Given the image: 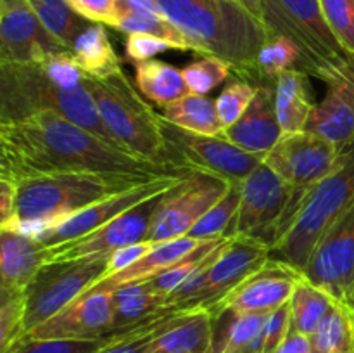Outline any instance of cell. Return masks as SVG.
Masks as SVG:
<instances>
[{"label":"cell","instance_id":"6da1fadb","mask_svg":"<svg viewBox=\"0 0 354 353\" xmlns=\"http://www.w3.org/2000/svg\"><path fill=\"white\" fill-rule=\"evenodd\" d=\"M2 147L14 180L47 173H93L128 180L190 173L130 154L54 111L6 125Z\"/></svg>","mask_w":354,"mask_h":353},{"label":"cell","instance_id":"7a4b0ae2","mask_svg":"<svg viewBox=\"0 0 354 353\" xmlns=\"http://www.w3.org/2000/svg\"><path fill=\"white\" fill-rule=\"evenodd\" d=\"M162 16L192 45L214 55L241 75H258V55L272 31L235 0H156Z\"/></svg>","mask_w":354,"mask_h":353},{"label":"cell","instance_id":"3957f363","mask_svg":"<svg viewBox=\"0 0 354 353\" xmlns=\"http://www.w3.org/2000/svg\"><path fill=\"white\" fill-rule=\"evenodd\" d=\"M14 218L6 228L35 241L69 215L145 180L116 179L93 173H47L19 176Z\"/></svg>","mask_w":354,"mask_h":353},{"label":"cell","instance_id":"277c9868","mask_svg":"<svg viewBox=\"0 0 354 353\" xmlns=\"http://www.w3.org/2000/svg\"><path fill=\"white\" fill-rule=\"evenodd\" d=\"M354 203V141L341 149L335 168L304 189L287 217L270 258L303 270L322 235Z\"/></svg>","mask_w":354,"mask_h":353},{"label":"cell","instance_id":"5b68a950","mask_svg":"<svg viewBox=\"0 0 354 353\" xmlns=\"http://www.w3.org/2000/svg\"><path fill=\"white\" fill-rule=\"evenodd\" d=\"M40 111L59 113L114 144L85 85L64 89L47 75L41 64L0 62V121L16 123Z\"/></svg>","mask_w":354,"mask_h":353},{"label":"cell","instance_id":"8992f818","mask_svg":"<svg viewBox=\"0 0 354 353\" xmlns=\"http://www.w3.org/2000/svg\"><path fill=\"white\" fill-rule=\"evenodd\" d=\"M83 85L95 100L100 120L114 144L138 158L168 163L161 114L138 96L123 69L107 76L85 73Z\"/></svg>","mask_w":354,"mask_h":353},{"label":"cell","instance_id":"52a82bcc","mask_svg":"<svg viewBox=\"0 0 354 353\" xmlns=\"http://www.w3.org/2000/svg\"><path fill=\"white\" fill-rule=\"evenodd\" d=\"M263 21L272 33L289 38L301 54V69L328 83L348 68L353 55L332 35L318 0H261Z\"/></svg>","mask_w":354,"mask_h":353},{"label":"cell","instance_id":"ba28073f","mask_svg":"<svg viewBox=\"0 0 354 353\" xmlns=\"http://www.w3.org/2000/svg\"><path fill=\"white\" fill-rule=\"evenodd\" d=\"M109 256L80 260H50L37 270L21 291L23 336L54 317L73 300L107 275Z\"/></svg>","mask_w":354,"mask_h":353},{"label":"cell","instance_id":"9c48e42d","mask_svg":"<svg viewBox=\"0 0 354 353\" xmlns=\"http://www.w3.org/2000/svg\"><path fill=\"white\" fill-rule=\"evenodd\" d=\"M161 123L168 163L183 172L207 173L239 185L265 161V154H252L223 137L182 130L162 116Z\"/></svg>","mask_w":354,"mask_h":353},{"label":"cell","instance_id":"30bf717a","mask_svg":"<svg viewBox=\"0 0 354 353\" xmlns=\"http://www.w3.org/2000/svg\"><path fill=\"white\" fill-rule=\"evenodd\" d=\"M241 201L227 237L248 235L272 246L301 190L287 185L265 161L239 183Z\"/></svg>","mask_w":354,"mask_h":353},{"label":"cell","instance_id":"8fae6325","mask_svg":"<svg viewBox=\"0 0 354 353\" xmlns=\"http://www.w3.org/2000/svg\"><path fill=\"white\" fill-rule=\"evenodd\" d=\"M234 183L201 172H190L173 187L154 215L145 242L171 241L189 234L192 225L216 204Z\"/></svg>","mask_w":354,"mask_h":353},{"label":"cell","instance_id":"7c38bea8","mask_svg":"<svg viewBox=\"0 0 354 353\" xmlns=\"http://www.w3.org/2000/svg\"><path fill=\"white\" fill-rule=\"evenodd\" d=\"M341 149L327 138L301 130L283 134L265 154V163L297 190L313 187L335 168Z\"/></svg>","mask_w":354,"mask_h":353},{"label":"cell","instance_id":"4fadbf2b","mask_svg":"<svg viewBox=\"0 0 354 353\" xmlns=\"http://www.w3.org/2000/svg\"><path fill=\"white\" fill-rule=\"evenodd\" d=\"M173 187L161 190L156 196L147 197L137 206L130 208L120 217L111 220L109 224L97 228L95 232L78 239V241L66 242V244L54 246V248H45V262H50V260H80L88 258V256H109L114 249L144 242L159 204L162 203L166 194Z\"/></svg>","mask_w":354,"mask_h":353},{"label":"cell","instance_id":"5bb4252c","mask_svg":"<svg viewBox=\"0 0 354 353\" xmlns=\"http://www.w3.org/2000/svg\"><path fill=\"white\" fill-rule=\"evenodd\" d=\"M187 175L189 173H183V175H162L158 176V179L145 180V182L137 183L133 187H128V189L121 190V192L111 194V196L83 208V210L76 211V213L69 215L68 218L55 224L54 227L48 228L38 239V242L44 248H54V246L66 244V242L78 241V239L95 232L97 228L109 224L111 220L120 217L121 213H124L130 208L137 206L138 203L145 201L147 197L156 196L161 190L176 185Z\"/></svg>","mask_w":354,"mask_h":353},{"label":"cell","instance_id":"9a60e30c","mask_svg":"<svg viewBox=\"0 0 354 353\" xmlns=\"http://www.w3.org/2000/svg\"><path fill=\"white\" fill-rule=\"evenodd\" d=\"M301 273L341 303L346 300L354 284V203L322 235Z\"/></svg>","mask_w":354,"mask_h":353},{"label":"cell","instance_id":"2e32d148","mask_svg":"<svg viewBox=\"0 0 354 353\" xmlns=\"http://www.w3.org/2000/svg\"><path fill=\"white\" fill-rule=\"evenodd\" d=\"M113 325L114 293L92 286L24 336L33 339H102L113 334Z\"/></svg>","mask_w":354,"mask_h":353},{"label":"cell","instance_id":"e0dca14e","mask_svg":"<svg viewBox=\"0 0 354 353\" xmlns=\"http://www.w3.org/2000/svg\"><path fill=\"white\" fill-rule=\"evenodd\" d=\"M64 51L68 48L45 30L26 0L0 10V62L40 64Z\"/></svg>","mask_w":354,"mask_h":353},{"label":"cell","instance_id":"ac0fdd59","mask_svg":"<svg viewBox=\"0 0 354 353\" xmlns=\"http://www.w3.org/2000/svg\"><path fill=\"white\" fill-rule=\"evenodd\" d=\"M270 260V246L248 235L228 237L207 270L206 310H213L232 289L258 272Z\"/></svg>","mask_w":354,"mask_h":353},{"label":"cell","instance_id":"d6986e66","mask_svg":"<svg viewBox=\"0 0 354 353\" xmlns=\"http://www.w3.org/2000/svg\"><path fill=\"white\" fill-rule=\"evenodd\" d=\"M303 273L301 270L270 258L258 272L239 284L218 307L230 308L234 311H273L289 303L296 284Z\"/></svg>","mask_w":354,"mask_h":353},{"label":"cell","instance_id":"ffe728a7","mask_svg":"<svg viewBox=\"0 0 354 353\" xmlns=\"http://www.w3.org/2000/svg\"><path fill=\"white\" fill-rule=\"evenodd\" d=\"M327 87V96L315 104L304 130L342 149L354 141V55L344 73Z\"/></svg>","mask_w":354,"mask_h":353},{"label":"cell","instance_id":"44dd1931","mask_svg":"<svg viewBox=\"0 0 354 353\" xmlns=\"http://www.w3.org/2000/svg\"><path fill=\"white\" fill-rule=\"evenodd\" d=\"M282 135L275 113L273 83H259L248 109L234 125L225 128L221 137L252 154H266Z\"/></svg>","mask_w":354,"mask_h":353},{"label":"cell","instance_id":"7402d4cb","mask_svg":"<svg viewBox=\"0 0 354 353\" xmlns=\"http://www.w3.org/2000/svg\"><path fill=\"white\" fill-rule=\"evenodd\" d=\"M213 315V343L209 353H263L265 325L270 311H234L216 307Z\"/></svg>","mask_w":354,"mask_h":353},{"label":"cell","instance_id":"603a6c76","mask_svg":"<svg viewBox=\"0 0 354 353\" xmlns=\"http://www.w3.org/2000/svg\"><path fill=\"white\" fill-rule=\"evenodd\" d=\"M114 293V325L113 334L131 331L135 327L149 324L159 317L173 314L168 298L156 293L147 280L130 282L113 289Z\"/></svg>","mask_w":354,"mask_h":353},{"label":"cell","instance_id":"cb8c5ba5","mask_svg":"<svg viewBox=\"0 0 354 353\" xmlns=\"http://www.w3.org/2000/svg\"><path fill=\"white\" fill-rule=\"evenodd\" d=\"M211 343H213L211 311H180L151 343L147 353H209Z\"/></svg>","mask_w":354,"mask_h":353},{"label":"cell","instance_id":"d4e9b609","mask_svg":"<svg viewBox=\"0 0 354 353\" xmlns=\"http://www.w3.org/2000/svg\"><path fill=\"white\" fill-rule=\"evenodd\" d=\"M204 242L206 241L183 235V237L171 239V241L152 244L151 251H149L144 258H140L137 263H133V265L128 266V269L121 270V272L104 277V279H100L99 282L95 284V287L113 291L116 289V287L124 286V284L140 282V280L151 279V277L158 275V273L165 272L169 266L176 265V263H180L182 260H185L187 256H190L194 251H197Z\"/></svg>","mask_w":354,"mask_h":353},{"label":"cell","instance_id":"484cf974","mask_svg":"<svg viewBox=\"0 0 354 353\" xmlns=\"http://www.w3.org/2000/svg\"><path fill=\"white\" fill-rule=\"evenodd\" d=\"M44 263L40 242L10 228L0 230V275L7 289L21 293Z\"/></svg>","mask_w":354,"mask_h":353},{"label":"cell","instance_id":"4316f807","mask_svg":"<svg viewBox=\"0 0 354 353\" xmlns=\"http://www.w3.org/2000/svg\"><path fill=\"white\" fill-rule=\"evenodd\" d=\"M275 113L283 134L301 132L306 127L315 102L308 73L303 69H287L273 82Z\"/></svg>","mask_w":354,"mask_h":353},{"label":"cell","instance_id":"83f0119b","mask_svg":"<svg viewBox=\"0 0 354 353\" xmlns=\"http://www.w3.org/2000/svg\"><path fill=\"white\" fill-rule=\"evenodd\" d=\"M135 83L145 99L152 100L161 107L175 102L190 92L183 80L182 69H176L175 66L158 61V59L137 62Z\"/></svg>","mask_w":354,"mask_h":353},{"label":"cell","instance_id":"f1b7e54d","mask_svg":"<svg viewBox=\"0 0 354 353\" xmlns=\"http://www.w3.org/2000/svg\"><path fill=\"white\" fill-rule=\"evenodd\" d=\"M161 116L168 123L197 135L221 137L223 134V127L216 113V104L207 96L189 92L175 102L165 106V113Z\"/></svg>","mask_w":354,"mask_h":353},{"label":"cell","instance_id":"f546056e","mask_svg":"<svg viewBox=\"0 0 354 353\" xmlns=\"http://www.w3.org/2000/svg\"><path fill=\"white\" fill-rule=\"evenodd\" d=\"M339 301L327 291L301 277L290 296V331L311 336Z\"/></svg>","mask_w":354,"mask_h":353},{"label":"cell","instance_id":"4dcf8cb0","mask_svg":"<svg viewBox=\"0 0 354 353\" xmlns=\"http://www.w3.org/2000/svg\"><path fill=\"white\" fill-rule=\"evenodd\" d=\"M71 54L86 75L107 76L123 69L120 57L107 37L106 24L90 23L78 35Z\"/></svg>","mask_w":354,"mask_h":353},{"label":"cell","instance_id":"1f68e13d","mask_svg":"<svg viewBox=\"0 0 354 353\" xmlns=\"http://www.w3.org/2000/svg\"><path fill=\"white\" fill-rule=\"evenodd\" d=\"M45 30L69 52L78 35L90 24L68 3V0H26Z\"/></svg>","mask_w":354,"mask_h":353},{"label":"cell","instance_id":"d6a6232c","mask_svg":"<svg viewBox=\"0 0 354 353\" xmlns=\"http://www.w3.org/2000/svg\"><path fill=\"white\" fill-rule=\"evenodd\" d=\"M311 353H354V314L339 301L310 336Z\"/></svg>","mask_w":354,"mask_h":353},{"label":"cell","instance_id":"836d02e7","mask_svg":"<svg viewBox=\"0 0 354 353\" xmlns=\"http://www.w3.org/2000/svg\"><path fill=\"white\" fill-rule=\"evenodd\" d=\"M116 30L127 35H151L168 42L171 48L176 51H192V45L187 40L185 35L173 23H169L162 14L147 12V10H133L120 6V19Z\"/></svg>","mask_w":354,"mask_h":353},{"label":"cell","instance_id":"e575fe53","mask_svg":"<svg viewBox=\"0 0 354 353\" xmlns=\"http://www.w3.org/2000/svg\"><path fill=\"white\" fill-rule=\"evenodd\" d=\"M239 201H241V189L239 185H232L228 192L192 225L187 235L201 241L227 237V232L230 230L232 221L239 210Z\"/></svg>","mask_w":354,"mask_h":353},{"label":"cell","instance_id":"d590c367","mask_svg":"<svg viewBox=\"0 0 354 353\" xmlns=\"http://www.w3.org/2000/svg\"><path fill=\"white\" fill-rule=\"evenodd\" d=\"M299 62V48L289 38L272 33L258 55V75L273 83L280 73L296 68Z\"/></svg>","mask_w":354,"mask_h":353},{"label":"cell","instance_id":"8d00e7d4","mask_svg":"<svg viewBox=\"0 0 354 353\" xmlns=\"http://www.w3.org/2000/svg\"><path fill=\"white\" fill-rule=\"evenodd\" d=\"M176 314L180 311H173V314L156 318V320L131 329V331L109 336L106 345L97 353H147L151 343L161 334L162 329L169 324V320Z\"/></svg>","mask_w":354,"mask_h":353},{"label":"cell","instance_id":"74e56055","mask_svg":"<svg viewBox=\"0 0 354 353\" xmlns=\"http://www.w3.org/2000/svg\"><path fill=\"white\" fill-rule=\"evenodd\" d=\"M232 68L223 59L214 55H203L182 69L183 80L192 93L206 96L228 80Z\"/></svg>","mask_w":354,"mask_h":353},{"label":"cell","instance_id":"f35d334b","mask_svg":"<svg viewBox=\"0 0 354 353\" xmlns=\"http://www.w3.org/2000/svg\"><path fill=\"white\" fill-rule=\"evenodd\" d=\"M332 35L349 55H354V0H318Z\"/></svg>","mask_w":354,"mask_h":353},{"label":"cell","instance_id":"ab89813d","mask_svg":"<svg viewBox=\"0 0 354 353\" xmlns=\"http://www.w3.org/2000/svg\"><path fill=\"white\" fill-rule=\"evenodd\" d=\"M107 339H33L23 336L7 353H97Z\"/></svg>","mask_w":354,"mask_h":353},{"label":"cell","instance_id":"60d3db41","mask_svg":"<svg viewBox=\"0 0 354 353\" xmlns=\"http://www.w3.org/2000/svg\"><path fill=\"white\" fill-rule=\"evenodd\" d=\"M254 96L256 87L251 85L249 82H242V80L230 82L221 90L214 104H216V113L223 130L234 125L244 114V111L252 102Z\"/></svg>","mask_w":354,"mask_h":353},{"label":"cell","instance_id":"b9f144b4","mask_svg":"<svg viewBox=\"0 0 354 353\" xmlns=\"http://www.w3.org/2000/svg\"><path fill=\"white\" fill-rule=\"evenodd\" d=\"M40 64L47 71V75L57 85L64 87V89H76V87L83 85L85 71L80 68L71 52L64 51L57 52V54H52L44 62H40Z\"/></svg>","mask_w":354,"mask_h":353},{"label":"cell","instance_id":"7bdbcfd3","mask_svg":"<svg viewBox=\"0 0 354 353\" xmlns=\"http://www.w3.org/2000/svg\"><path fill=\"white\" fill-rule=\"evenodd\" d=\"M19 338H23V298L17 293L0 307V353L9 352Z\"/></svg>","mask_w":354,"mask_h":353},{"label":"cell","instance_id":"ee69618b","mask_svg":"<svg viewBox=\"0 0 354 353\" xmlns=\"http://www.w3.org/2000/svg\"><path fill=\"white\" fill-rule=\"evenodd\" d=\"M68 3L90 23L116 28L120 19V0H68Z\"/></svg>","mask_w":354,"mask_h":353},{"label":"cell","instance_id":"f6af8a7d","mask_svg":"<svg viewBox=\"0 0 354 353\" xmlns=\"http://www.w3.org/2000/svg\"><path fill=\"white\" fill-rule=\"evenodd\" d=\"M290 331V305L286 303L270 311L265 325V345L263 353H275Z\"/></svg>","mask_w":354,"mask_h":353},{"label":"cell","instance_id":"bcb514c9","mask_svg":"<svg viewBox=\"0 0 354 353\" xmlns=\"http://www.w3.org/2000/svg\"><path fill=\"white\" fill-rule=\"evenodd\" d=\"M171 45L161 38L151 37V35H128L127 44H124V52L128 59L133 62H144L154 59L158 54L169 51Z\"/></svg>","mask_w":354,"mask_h":353},{"label":"cell","instance_id":"7dc6e473","mask_svg":"<svg viewBox=\"0 0 354 353\" xmlns=\"http://www.w3.org/2000/svg\"><path fill=\"white\" fill-rule=\"evenodd\" d=\"M152 244L151 242H137V244L123 246V248L114 249L109 255V265H107V275H113V273L121 272V270L128 269L133 263H137L138 260L144 258L149 251H151ZM106 275V277H107Z\"/></svg>","mask_w":354,"mask_h":353},{"label":"cell","instance_id":"c3c4849f","mask_svg":"<svg viewBox=\"0 0 354 353\" xmlns=\"http://www.w3.org/2000/svg\"><path fill=\"white\" fill-rule=\"evenodd\" d=\"M16 206V182L12 179H0V230L14 218Z\"/></svg>","mask_w":354,"mask_h":353},{"label":"cell","instance_id":"681fc988","mask_svg":"<svg viewBox=\"0 0 354 353\" xmlns=\"http://www.w3.org/2000/svg\"><path fill=\"white\" fill-rule=\"evenodd\" d=\"M275 353H311L310 336L299 334L296 331H289L287 338L279 346Z\"/></svg>","mask_w":354,"mask_h":353},{"label":"cell","instance_id":"f907efd6","mask_svg":"<svg viewBox=\"0 0 354 353\" xmlns=\"http://www.w3.org/2000/svg\"><path fill=\"white\" fill-rule=\"evenodd\" d=\"M120 6L133 10H147V12L162 14L156 0H120Z\"/></svg>","mask_w":354,"mask_h":353},{"label":"cell","instance_id":"816d5d0a","mask_svg":"<svg viewBox=\"0 0 354 353\" xmlns=\"http://www.w3.org/2000/svg\"><path fill=\"white\" fill-rule=\"evenodd\" d=\"M237 3L244 6L249 12H252L254 16H258L259 19H263V2L261 0H235Z\"/></svg>","mask_w":354,"mask_h":353},{"label":"cell","instance_id":"f5cc1de1","mask_svg":"<svg viewBox=\"0 0 354 353\" xmlns=\"http://www.w3.org/2000/svg\"><path fill=\"white\" fill-rule=\"evenodd\" d=\"M0 179H12V170H10V165L9 161H7V156H6V151H3V147L0 145Z\"/></svg>","mask_w":354,"mask_h":353},{"label":"cell","instance_id":"db71d44e","mask_svg":"<svg viewBox=\"0 0 354 353\" xmlns=\"http://www.w3.org/2000/svg\"><path fill=\"white\" fill-rule=\"evenodd\" d=\"M342 303H344L346 307H348L349 310H351L353 314H354V284H353V286H351V289H349L348 296H346V300L342 301Z\"/></svg>","mask_w":354,"mask_h":353},{"label":"cell","instance_id":"11a10c76","mask_svg":"<svg viewBox=\"0 0 354 353\" xmlns=\"http://www.w3.org/2000/svg\"><path fill=\"white\" fill-rule=\"evenodd\" d=\"M19 2H24V0H0V10H3L6 7L16 6V3H19Z\"/></svg>","mask_w":354,"mask_h":353},{"label":"cell","instance_id":"9f6ffc18","mask_svg":"<svg viewBox=\"0 0 354 353\" xmlns=\"http://www.w3.org/2000/svg\"><path fill=\"white\" fill-rule=\"evenodd\" d=\"M14 294H17V293H12V291H6L3 294H0V307H2L3 303H7V301H9L10 298L14 296Z\"/></svg>","mask_w":354,"mask_h":353},{"label":"cell","instance_id":"6f0895ef","mask_svg":"<svg viewBox=\"0 0 354 353\" xmlns=\"http://www.w3.org/2000/svg\"><path fill=\"white\" fill-rule=\"evenodd\" d=\"M3 137H6V125H3L2 121H0V145H2Z\"/></svg>","mask_w":354,"mask_h":353},{"label":"cell","instance_id":"680465c9","mask_svg":"<svg viewBox=\"0 0 354 353\" xmlns=\"http://www.w3.org/2000/svg\"><path fill=\"white\" fill-rule=\"evenodd\" d=\"M6 291H9V289H7V287H6V286H3V280H2V275H0V294H3V293H6ZM12 293H14V291H12Z\"/></svg>","mask_w":354,"mask_h":353}]
</instances>
